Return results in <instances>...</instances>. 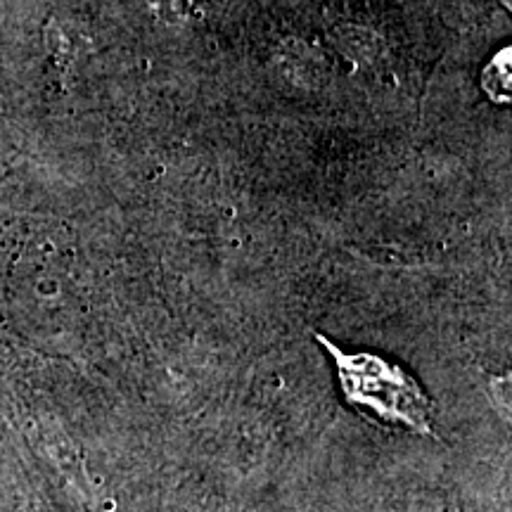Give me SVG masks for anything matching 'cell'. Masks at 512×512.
I'll use <instances>...</instances> for the list:
<instances>
[{"mask_svg":"<svg viewBox=\"0 0 512 512\" xmlns=\"http://www.w3.org/2000/svg\"><path fill=\"white\" fill-rule=\"evenodd\" d=\"M275 69L290 86L297 88H318L328 79V64H325L323 55L299 38L285 41L278 48Z\"/></svg>","mask_w":512,"mask_h":512,"instance_id":"7a4b0ae2","label":"cell"},{"mask_svg":"<svg viewBox=\"0 0 512 512\" xmlns=\"http://www.w3.org/2000/svg\"><path fill=\"white\" fill-rule=\"evenodd\" d=\"M46 48H48L50 57H53L55 67L62 72V76L67 74L69 64H72L76 57V43H74L72 34H69L64 27H60L55 19H50L48 27H46Z\"/></svg>","mask_w":512,"mask_h":512,"instance_id":"8992f818","label":"cell"},{"mask_svg":"<svg viewBox=\"0 0 512 512\" xmlns=\"http://www.w3.org/2000/svg\"><path fill=\"white\" fill-rule=\"evenodd\" d=\"M145 3L150 15L171 29H183L202 17V0H145Z\"/></svg>","mask_w":512,"mask_h":512,"instance_id":"277c9868","label":"cell"},{"mask_svg":"<svg viewBox=\"0 0 512 512\" xmlns=\"http://www.w3.org/2000/svg\"><path fill=\"white\" fill-rule=\"evenodd\" d=\"M482 86H484V91L489 93V98H494L496 102L510 100V86H512L510 50L498 53L494 60L486 64L484 76H482Z\"/></svg>","mask_w":512,"mask_h":512,"instance_id":"5b68a950","label":"cell"},{"mask_svg":"<svg viewBox=\"0 0 512 512\" xmlns=\"http://www.w3.org/2000/svg\"><path fill=\"white\" fill-rule=\"evenodd\" d=\"M332 43L356 67H375L382 60V41L373 29L363 24H339L332 31Z\"/></svg>","mask_w":512,"mask_h":512,"instance_id":"3957f363","label":"cell"},{"mask_svg":"<svg viewBox=\"0 0 512 512\" xmlns=\"http://www.w3.org/2000/svg\"><path fill=\"white\" fill-rule=\"evenodd\" d=\"M335 361L339 387L356 411L384 427H403L420 437L432 434V401L418 380L377 354H344L328 337L316 335Z\"/></svg>","mask_w":512,"mask_h":512,"instance_id":"6da1fadb","label":"cell"}]
</instances>
